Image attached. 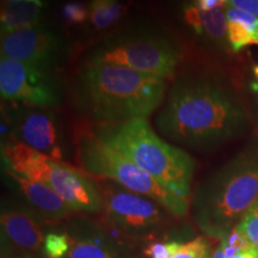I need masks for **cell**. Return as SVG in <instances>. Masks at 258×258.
<instances>
[{
  "instance_id": "14",
  "label": "cell",
  "mask_w": 258,
  "mask_h": 258,
  "mask_svg": "<svg viewBox=\"0 0 258 258\" xmlns=\"http://www.w3.org/2000/svg\"><path fill=\"white\" fill-rule=\"evenodd\" d=\"M43 2H9L2 0V34L40 24Z\"/></svg>"
},
{
  "instance_id": "28",
  "label": "cell",
  "mask_w": 258,
  "mask_h": 258,
  "mask_svg": "<svg viewBox=\"0 0 258 258\" xmlns=\"http://www.w3.org/2000/svg\"><path fill=\"white\" fill-rule=\"evenodd\" d=\"M9 2H42V0H9Z\"/></svg>"
},
{
  "instance_id": "5",
  "label": "cell",
  "mask_w": 258,
  "mask_h": 258,
  "mask_svg": "<svg viewBox=\"0 0 258 258\" xmlns=\"http://www.w3.org/2000/svg\"><path fill=\"white\" fill-rule=\"evenodd\" d=\"M180 59V48L169 35L154 28L138 27L99 42L89 51L86 62L118 64L169 80L175 77Z\"/></svg>"
},
{
  "instance_id": "11",
  "label": "cell",
  "mask_w": 258,
  "mask_h": 258,
  "mask_svg": "<svg viewBox=\"0 0 258 258\" xmlns=\"http://www.w3.org/2000/svg\"><path fill=\"white\" fill-rule=\"evenodd\" d=\"M14 135L16 140L37 152L55 160H62V132L51 112L44 109L21 110L16 117Z\"/></svg>"
},
{
  "instance_id": "13",
  "label": "cell",
  "mask_w": 258,
  "mask_h": 258,
  "mask_svg": "<svg viewBox=\"0 0 258 258\" xmlns=\"http://www.w3.org/2000/svg\"><path fill=\"white\" fill-rule=\"evenodd\" d=\"M0 222L9 239L21 249L37 251L43 244L46 237L30 212L21 208L4 209Z\"/></svg>"
},
{
  "instance_id": "8",
  "label": "cell",
  "mask_w": 258,
  "mask_h": 258,
  "mask_svg": "<svg viewBox=\"0 0 258 258\" xmlns=\"http://www.w3.org/2000/svg\"><path fill=\"white\" fill-rule=\"evenodd\" d=\"M0 53L2 57L51 71L66 55V44L56 31L40 23L3 32Z\"/></svg>"
},
{
  "instance_id": "10",
  "label": "cell",
  "mask_w": 258,
  "mask_h": 258,
  "mask_svg": "<svg viewBox=\"0 0 258 258\" xmlns=\"http://www.w3.org/2000/svg\"><path fill=\"white\" fill-rule=\"evenodd\" d=\"M42 183L59 194L72 211L98 213L104 208L101 190L86 173L50 158Z\"/></svg>"
},
{
  "instance_id": "26",
  "label": "cell",
  "mask_w": 258,
  "mask_h": 258,
  "mask_svg": "<svg viewBox=\"0 0 258 258\" xmlns=\"http://www.w3.org/2000/svg\"><path fill=\"white\" fill-rule=\"evenodd\" d=\"M230 0H192V4L201 10V11H212L214 9L222 8Z\"/></svg>"
},
{
  "instance_id": "23",
  "label": "cell",
  "mask_w": 258,
  "mask_h": 258,
  "mask_svg": "<svg viewBox=\"0 0 258 258\" xmlns=\"http://www.w3.org/2000/svg\"><path fill=\"white\" fill-rule=\"evenodd\" d=\"M226 17H227L228 22H237V23H240L249 28L250 30L254 32L258 40V17H256V16L251 15L249 12L241 11L239 9L227 6V9H226Z\"/></svg>"
},
{
  "instance_id": "22",
  "label": "cell",
  "mask_w": 258,
  "mask_h": 258,
  "mask_svg": "<svg viewBox=\"0 0 258 258\" xmlns=\"http://www.w3.org/2000/svg\"><path fill=\"white\" fill-rule=\"evenodd\" d=\"M171 258H207V244L203 238L179 244Z\"/></svg>"
},
{
  "instance_id": "6",
  "label": "cell",
  "mask_w": 258,
  "mask_h": 258,
  "mask_svg": "<svg viewBox=\"0 0 258 258\" xmlns=\"http://www.w3.org/2000/svg\"><path fill=\"white\" fill-rule=\"evenodd\" d=\"M76 145L77 161L84 173L96 178L115 180L129 191L154 200L171 214L185 217L189 201L164 189L146 171L103 143L91 131H80Z\"/></svg>"
},
{
  "instance_id": "9",
  "label": "cell",
  "mask_w": 258,
  "mask_h": 258,
  "mask_svg": "<svg viewBox=\"0 0 258 258\" xmlns=\"http://www.w3.org/2000/svg\"><path fill=\"white\" fill-rule=\"evenodd\" d=\"M101 194L109 221L123 232L144 233L157 228L165 219L159 203L146 196L112 184L103 185Z\"/></svg>"
},
{
  "instance_id": "24",
  "label": "cell",
  "mask_w": 258,
  "mask_h": 258,
  "mask_svg": "<svg viewBox=\"0 0 258 258\" xmlns=\"http://www.w3.org/2000/svg\"><path fill=\"white\" fill-rule=\"evenodd\" d=\"M179 243L170 241V243H154L145 250V253L151 258H171L175 253Z\"/></svg>"
},
{
  "instance_id": "7",
  "label": "cell",
  "mask_w": 258,
  "mask_h": 258,
  "mask_svg": "<svg viewBox=\"0 0 258 258\" xmlns=\"http://www.w3.org/2000/svg\"><path fill=\"white\" fill-rule=\"evenodd\" d=\"M0 95L3 101L44 110L61 101L59 82L50 70L6 57L0 59Z\"/></svg>"
},
{
  "instance_id": "25",
  "label": "cell",
  "mask_w": 258,
  "mask_h": 258,
  "mask_svg": "<svg viewBox=\"0 0 258 258\" xmlns=\"http://www.w3.org/2000/svg\"><path fill=\"white\" fill-rule=\"evenodd\" d=\"M228 5L258 17V0H230Z\"/></svg>"
},
{
  "instance_id": "12",
  "label": "cell",
  "mask_w": 258,
  "mask_h": 258,
  "mask_svg": "<svg viewBox=\"0 0 258 258\" xmlns=\"http://www.w3.org/2000/svg\"><path fill=\"white\" fill-rule=\"evenodd\" d=\"M8 176L17 184L25 199L48 220H60L71 214L72 209L60 195L46 183L31 180L5 169Z\"/></svg>"
},
{
  "instance_id": "15",
  "label": "cell",
  "mask_w": 258,
  "mask_h": 258,
  "mask_svg": "<svg viewBox=\"0 0 258 258\" xmlns=\"http://www.w3.org/2000/svg\"><path fill=\"white\" fill-rule=\"evenodd\" d=\"M89 9L90 22L97 30H105L115 25L125 12L121 0H91Z\"/></svg>"
},
{
  "instance_id": "1",
  "label": "cell",
  "mask_w": 258,
  "mask_h": 258,
  "mask_svg": "<svg viewBox=\"0 0 258 258\" xmlns=\"http://www.w3.org/2000/svg\"><path fill=\"white\" fill-rule=\"evenodd\" d=\"M156 125L172 143L206 150L243 133L247 116L224 84L203 74L189 73L172 84Z\"/></svg>"
},
{
  "instance_id": "20",
  "label": "cell",
  "mask_w": 258,
  "mask_h": 258,
  "mask_svg": "<svg viewBox=\"0 0 258 258\" xmlns=\"http://www.w3.org/2000/svg\"><path fill=\"white\" fill-rule=\"evenodd\" d=\"M235 228L243 234V237L258 253V201L245 214L243 220Z\"/></svg>"
},
{
  "instance_id": "3",
  "label": "cell",
  "mask_w": 258,
  "mask_h": 258,
  "mask_svg": "<svg viewBox=\"0 0 258 258\" xmlns=\"http://www.w3.org/2000/svg\"><path fill=\"white\" fill-rule=\"evenodd\" d=\"M258 201V143L219 169L194 196V218L211 235L230 232Z\"/></svg>"
},
{
  "instance_id": "4",
  "label": "cell",
  "mask_w": 258,
  "mask_h": 258,
  "mask_svg": "<svg viewBox=\"0 0 258 258\" xmlns=\"http://www.w3.org/2000/svg\"><path fill=\"white\" fill-rule=\"evenodd\" d=\"M91 132L146 171L167 191L189 201L195 161L183 150L161 140L146 118L96 124Z\"/></svg>"
},
{
  "instance_id": "17",
  "label": "cell",
  "mask_w": 258,
  "mask_h": 258,
  "mask_svg": "<svg viewBox=\"0 0 258 258\" xmlns=\"http://www.w3.org/2000/svg\"><path fill=\"white\" fill-rule=\"evenodd\" d=\"M66 258H121L111 247L103 246L91 240H77L71 238V247Z\"/></svg>"
},
{
  "instance_id": "27",
  "label": "cell",
  "mask_w": 258,
  "mask_h": 258,
  "mask_svg": "<svg viewBox=\"0 0 258 258\" xmlns=\"http://www.w3.org/2000/svg\"><path fill=\"white\" fill-rule=\"evenodd\" d=\"M231 258H258V253H257V251L253 249V247H251V249L243 251V252L237 253L235 256L231 257Z\"/></svg>"
},
{
  "instance_id": "2",
  "label": "cell",
  "mask_w": 258,
  "mask_h": 258,
  "mask_svg": "<svg viewBox=\"0 0 258 258\" xmlns=\"http://www.w3.org/2000/svg\"><path fill=\"white\" fill-rule=\"evenodd\" d=\"M166 80L118 64L85 62L77 74L73 98L80 114L97 124L147 118L163 102Z\"/></svg>"
},
{
  "instance_id": "16",
  "label": "cell",
  "mask_w": 258,
  "mask_h": 258,
  "mask_svg": "<svg viewBox=\"0 0 258 258\" xmlns=\"http://www.w3.org/2000/svg\"><path fill=\"white\" fill-rule=\"evenodd\" d=\"M202 35L218 44H226L228 21L224 9L219 8L212 11H201Z\"/></svg>"
},
{
  "instance_id": "21",
  "label": "cell",
  "mask_w": 258,
  "mask_h": 258,
  "mask_svg": "<svg viewBox=\"0 0 258 258\" xmlns=\"http://www.w3.org/2000/svg\"><path fill=\"white\" fill-rule=\"evenodd\" d=\"M71 247V238L62 233H48L43 241V252L47 258H64Z\"/></svg>"
},
{
  "instance_id": "18",
  "label": "cell",
  "mask_w": 258,
  "mask_h": 258,
  "mask_svg": "<svg viewBox=\"0 0 258 258\" xmlns=\"http://www.w3.org/2000/svg\"><path fill=\"white\" fill-rule=\"evenodd\" d=\"M227 40L231 49L239 51L250 44H258V40L252 30L237 22H228Z\"/></svg>"
},
{
  "instance_id": "29",
  "label": "cell",
  "mask_w": 258,
  "mask_h": 258,
  "mask_svg": "<svg viewBox=\"0 0 258 258\" xmlns=\"http://www.w3.org/2000/svg\"><path fill=\"white\" fill-rule=\"evenodd\" d=\"M252 89L254 90V91L258 92V83H253L252 84Z\"/></svg>"
},
{
  "instance_id": "19",
  "label": "cell",
  "mask_w": 258,
  "mask_h": 258,
  "mask_svg": "<svg viewBox=\"0 0 258 258\" xmlns=\"http://www.w3.org/2000/svg\"><path fill=\"white\" fill-rule=\"evenodd\" d=\"M61 18L67 25H82L90 18V9L85 3L70 0L61 8Z\"/></svg>"
}]
</instances>
